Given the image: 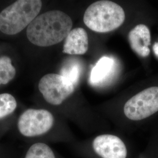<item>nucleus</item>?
I'll return each mask as SVG.
<instances>
[{
	"label": "nucleus",
	"mask_w": 158,
	"mask_h": 158,
	"mask_svg": "<svg viewBox=\"0 0 158 158\" xmlns=\"http://www.w3.org/2000/svg\"><path fill=\"white\" fill-rule=\"evenodd\" d=\"M56 119L53 114L44 108H28L17 119V129L21 138L27 143H47L55 139L52 136Z\"/></svg>",
	"instance_id": "f03ea898"
},
{
	"label": "nucleus",
	"mask_w": 158,
	"mask_h": 158,
	"mask_svg": "<svg viewBox=\"0 0 158 158\" xmlns=\"http://www.w3.org/2000/svg\"><path fill=\"white\" fill-rule=\"evenodd\" d=\"M19 158H62L48 143L37 142L27 143Z\"/></svg>",
	"instance_id": "9d476101"
},
{
	"label": "nucleus",
	"mask_w": 158,
	"mask_h": 158,
	"mask_svg": "<svg viewBox=\"0 0 158 158\" xmlns=\"http://www.w3.org/2000/svg\"><path fill=\"white\" fill-rule=\"evenodd\" d=\"M125 19L123 8L110 1H97L89 6L85 12V25L96 32L106 33L121 26Z\"/></svg>",
	"instance_id": "20e7f679"
},
{
	"label": "nucleus",
	"mask_w": 158,
	"mask_h": 158,
	"mask_svg": "<svg viewBox=\"0 0 158 158\" xmlns=\"http://www.w3.org/2000/svg\"><path fill=\"white\" fill-rule=\"evenodd\" d=\"M0 158H14L11 151L2 143H0Z\"/></svg>",
	"instance_id": "2eb2a0df"
},
{
	"label": "nucleus",
	"mask_w": 158,
	"mask_h": 158,
	"mask_svg": "<svg viewBox=\"0 0 158 158\" xmlns=\"http://www.w3.org/2000/svg\"><path fill=\"white\" fill-rule=\"evenodd\" d=\"M16 70L9 57H0V85H6L14 78Z\"/></svg>",
	"instance_id": "4468645a"
},
{
	"label": "nucleus",
	"mask_w": 158,
	"mask_h": 158,
	"mask_svg": "<svg viewBox=\"0 0 158 158\" xmlns=\"http://www.w3.org/2000/svg\"><path fill=\"white\" fill-rule=\"evenodd\" d=\"M128 42L132 50L139 56L145 57L150 54L151 36L146 25L139 24L130 31L128 35Z\"/></svg>",
	"instance_id": "6e6552de"
},
{
	"label": "nucleus",
	"mask_w": 158,
	"mask_h": 158,
	"mask_svg": "<svg viewBox=\"0 0 158 158\" xmlns=\"http://www.w3.org/2000/svg\"><path fill=\"white\" fill-rule=\"evenodd\" d=\"M158 112V87L142 91L125 102L124 113L132 121H141Z\"/></svg>",
	"instance_id": "39448f33"
},
{
	"label": "nucleus",
	"mask_w": 158,
	"mask_h": 158,
	"mask_svg": "<svg viewBox=\"0 0 158 158\" xmlns=\"http://www.w3.org/2000/svg\"><path fill=\"white\" fill-rule=\"evenodd\" d=\"M93 152L99 158H127L128 148L119 136L113 134H102L92 141Z\"/></svg>",
	"instance_id": "0eeeda50"
},
{
	"label": "nucleus",
	"mask_w": 158,
	"mask_h": 158,
	"mask_svg": "<svg viewBox=\"0 0 158 158\" xmlns=\"http://www.w3.org/2000/svg\"><path fill=\"white\" fill-rule=\"evenodd\" d=\"M42 2L40 0H18L0 13V31L14 35L28 27L38 16Z\"/></svg>",
	"instance_id": "7ed1b4c3"
},
{
	"label": "nucleus",
	"mask_w": 158,
	"mask_h": 158,
	"mask_svg": "<svg viewBox=\"0 0 158 158\" xmlns=\"http://www.w3.org/2000/svg\"><path fill=\"white\" fill-rule=\"evenodd\" d=\"M153 50L156 56L158 57V42L155 43L153 46Z\"/></svg>",
	"instance_id": "dca6fc26"
},
{
	"label": "nucleus",
	"mask_w": 158,
	"mask_h": 158,
	"mask_svg": "<svg viewBox=\"0 0 158 158\" xmlns=\"http://www.w3.org/2000/svg\"><path fill=\"white\" fill-rule=\"evenodd\" d=\"M38 87L46 102L59 106L73 93L76 86L60 74L50 73L41 78Z\"/></svg>",
	"instance_id": "423d86ee"
},
{
	"label": "nucleus",
	"mask_w": 158,
	"mask_h": 158,
	"mask_svg": "<svg viewBox=\"0 0 158 158\" xmlns=\"http://www.w3.org/2000/svg\"><path fill=\"white\" fill-rule=\"evenodd\" d=\"M17 107V100L14 96L8 93L0 94V120L10 116Z\"/></svg>",
	"instance_id": "ddd939ff"
},
{
	"label": "nucleus",
	"mask_w": 158,
	"mask_h": 158,
	"mask_svg": "<svg viewBox=\"0 0 158 158\" xmlns=\"http://www.w3.org/2000/svg\"><path fill=\"white\" fill-rule=\"evenodd\" d=\"M73 22L64 12L53 10L36 17L27 29L29 40L35 45L47 47L60 43L72 31Z\"/></svg>",
	"instance_id": "f257e3e1"
},
{
	"label": "nucleus",
	"mask_w": 158,
	"mask_h": 158,
	"mask_svg": "<svg viewBox=\"0 0 158 158\" xmlns=\"http://www.w3.org/2000/svg\"><path fill=\"white\" fill-rule=\"evenodd\" d=\"M89 49V37L82 28L72 29L65 39L63 52L69 55H83Z\"/></svg>",
	"instance_id": "1a4fd4ad"
},
{
	"label": "nucleus",
	"mask_w": 158,
	"mask_h": 158,
	"mask_svg": "<svg viewBox=\"0 0 158 158\" xmlns=\"http://www.w3.org/2000/svg\"><path fill=\"white\" fill-rule=\"evenodd\" d=\"M114 63L113 59L108 57H102L91 70V83L96 85L104 81L112 72Z\"/></svg>",
	"instance_id": "9b49d317"
},
{
	"label": "nucleus",
	"mask_w": 158,
	"mask_h": 158,
	"mask_svg": "<svg viewBox=\"0 0 158 158\" xmlns=\"http://www.w3.org/2000/svg\"><path fill=\"white\" fill-rule=\"evenodd\" d=\"M81 74L80 63L74 60H69L63 65L60 75L68 79L75 86L79 83Z\"/></svg>",
	"instance_id": "f8f14e48"
}]
</instances>
